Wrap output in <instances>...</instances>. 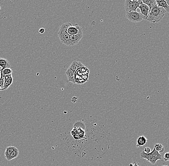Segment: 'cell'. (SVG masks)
Returning a JSON list of instances; mask_svg holds the SVG:
<instances>
[{"label": "cell", "instance_id": "2e32d148", "mask_svg": "<svg viewBox=\"0 0 169 166\" xmlns=\"http://www.w3.org/2000/svg\"><path fill=\"white\" fill-rule=\"evenodd\" d=\"M142 3L143 4H146L150 8V11L152 8L154 6L157 5L155 0H142Z\"/></svg>", "mask_w": 169, "mask_h": 166}, {"label": "cell", "instance_id": "ba28073f", "mask_svg": "<svg viewBox=\"0 0 169 166\" xmlns=\"http://www.w3.org/2000/svg\"><path fill=\"white\" fill-rule=\"evenodd\" d=\"M13 82L12 74L8 75L4 77V87L2 90H6L12 85Z\"/></svg>", "mask_w": 169, "mask_h": 166}, {"label": "cell", "instance_id": "52a82bcc", "mask_svg": "<svg viewBox=\"0 0 169 166\" xmlns=\"http://www.w3.org/2000/svg\"><path fill=\"white\" fill-rule=\"evenodd\" d=\"M83 29L81 27L77 24L70 26L68 29L67 33L70 36L77 35V34L83 33Z\"/></svg>", "mask_w": 169, "mask_h": 166}, {"label": "cell", "instance_id": "4316f807", "mask_svg": "<svg viewBox=\"0 0 169 166\" xmlns=\"http://www.w3.org/2000/svg\"><path fill=\"white\" fill-rule=\"evenodd\" d=\"M130 166H140L139 164L138 163L135 162L134 163H131L130 164Z\"/></svg>", "mask_w": 169, "mask_h": 166}, {"label": "cell", "instance_id": "1f68e13d", "mask_svg": "<svg viewBox=\"0 0 169 166\" xmlns=\"http://www.w3.org/2000/svg\"><path fill=\"white\" fill-rule=\"evenodd\" d=\"M1 7H0V10H1Z\"/></svg>", "mask_w": 169, "mask_h": 166}, {"label": "cell", "instance_id": "7c38bea8", "mask_svg": "<svg viewBox=\"0 0 169 166\" xmlns=\"http://www.w3.org/2000/svg\"><path fill=\"white\" fill-rule=\"evenodd\" d=\"M75 72H74L70 67L67 70L65 74L67 77L68 81L69 82H71L72 83H75Z\"/></svg>", "mask_w": 169, "mask_h": 166}, {"label": "cell", "instance_id": "9a60e30c", "mask_svg": "<svg viewBox=\"0 0 169 166\" xmlns=\"http://www.w3.org/2000/svg\"><path fill=\"white\" fill-rule=\"evenodd\" d=\"M11 67L10 62L7 59L4 58H0V67H1V70L10 68Z\"/></svg>", "mask_w": 169, "mask_h": 166}, {"label": "cell", "instance_id": "e0dca14e", "mask_svg": "<svg viewBox=\"0 0 169 166\" xmlns=\"http://www.w3.org/2000/svg\"><path fill=\"white\" fill-rule=\"evenodd\" d=\"M16 147H14V146H9L8 147L5 149V152H4V156L5 159H7L8 158L9 156H10V154L12 153V152L15 150Z\"/></svg>", "mask_w": 169, "mask_h": 166}, {"label": "cell", "instance_id": "603a6c76", "mask_svg": "<svg viewBox=\"0 0 169 166\" xmlns=\"http://www.w3.org/2000/svg\"><path fill=\"white\" fill-rule=\"evenodd\" d=\"M163 159L166 162L169 161V152H166L164 154Z\"/></svg>", "mask_w": 169, "mask_h": 166}, {"label": "cell", "instance_id": "5b68a950", "mask_svg": "<svg viewBox=\"0 0 169 166\" xmlns=\"http://www.w3.org/2000/svg\"><path fill=\"white\" fill-rule=\"evenodd\" d=\"M84 129L83 128L74 127L71 134L75 139H81L84 136Z\"/></svg>", "mask_w": 169, "mask_h": 166}, {"label": "cell", "instance_id": "7402d4cb", "mask_svg": "<svg viewBox=\"0 0 169 166\" xmlns=\"http://www.w3.org/2000/svg\"><path fill=\"white\" fill-rule=\"evenodd\" d=\"M4 85V77L1 70V77H0V87L3 89Z\"/></svg>", "mask_w": 169, "mask_h": 166}, {"label": "cell", "instance_id": "f546056e", "mask_svg": "<svg viewBox=\"0 0 169 166\" xmlns=\"http://www.w3.org/2000/svg\"><path fill=\"white\" fill-rule=\"evenodd\" d=\"M168 166V165H163V166Z\"/></svg>", "mask_w": 169, "mask_h": 166}, {"label": "cell", "instance_id": "cb8c5ba5", "mask_svg": "<svg viewBox=\"0 0 169 166\" xmlns=\"http://www.w3.org/2000/svg\"><path fill=\"white\" fill-rule=\"evenodd\" d=\"M144 153H146V154H149V153H150L151 152V149L149 147H146L144 148Z\"/></svg>", "mask_w": 169, "mask_h": 166}, {"label": "cell", "instance_id": "f1b7e54d", "mask_svg": "<svg viewBox=\"0 0 169 166\" xmlns=\"http://www.w3.org/2000/svg\"><path fill=\"white\" fill-rule=\"evenodd\" d=\"M168 79H169V75H168Z\"/></svg>", "mask_w": 169, "mask_h": 166}, {"label": "cell", "instance_id": "83f0119b", "mask_svg": "<svg viewBox=\"0 0 169 166\" xmlns=\"http://www.w3.org/2000/svg\"><path fill=\"white\" fill-rule=\"evenodd\" d=\"M1 91H2V89L0 87V92H1Z\"/></svg>", "mask_w": 169, "mask_h": 166}, {"label": "cell", "instance_id": "7a4b0ae2", "mask_svg": "<svg viewBox=\"0 0 169 166\" xmlns=\"http://www.w3.org/2000/svg\"><path fill=\"white\" fill-rule=\"evenodd\" d=\"M140 157L141 159H146L147 161L150 162L152 165H155L156 162L158 160H163L162 156V154L153 148L152 151L149 154H146L144 151H142L140 153Z\"/></svg>", "mask_w": 169, "mask_h": 166}, {"label": "cell", "instance_id": "277c9868", "mask_svg": "<svg viewBox=\"0 0 169 166\" xmlns=\"http://www.w3.org/2000/svg\"><path fill=\"white\" fill-rule=\"evenodd\" d=\"M126 16L128 20L133 23H138L142 21L143 20H147L146 18L141 13L137 12H126Z\"/></svg>", "mask_w": 169, "mask_h": 166}, {"label": "cell", "instance_id": "3957f363", "mask_svg": "<svg viewBox=\"0 0 169 166\" xmlns=\"http://www.w3.org/2000/svg\"><path fill=\"white\" fill-rule=\"evenodd\" d=\"M142 3V0H126L124 1V9L126 12H137V9Z\"/></svg>", "mask_w": 169, "mask_h": 166}, {"label": "cell", "instance_id": "5bb4252c", "mask_svg": "<svg viewBox=\"0 0 169 166\" xmlns=\"http://www.w3.org/2000/svg\"><path fill=\"white\" fill-rule=\"evenodd\" d=\"M84 66V65L82 64V63L75 61V62H73L71 65H70V66L69 67H70L74 72H76L78 69H80L81 67Z\"/></svg>", "mask_w": 169, "mask_h": 166}, {"label": "cell", "instance_id": "9c48e42d", "mask_svg": "<svg viewBox=\"0 0 169 166\" xmlns=\"http://www.w3.org/2000/svg\"><path fill=\"white\" fill-rule=\"evenodd\" d=\"M83 36V33H81V34L74 35V36H70V46H73L76 45L81 40Z\"/></svg>", "mask_w": 169, "mask_h": 166}, {"label": "cell", "instance_id": "8992f818", "mask_svg": "<svg viewBox=\"0 0 169 166\" xmlns=\"http://www.w3.org/2000/svg\"><path fill=\"white\" fill-rule=\"evenodd\" d=\"M58 35L62 43L67 46H70V35L68 33L59 31Z\"/></svg>", "mask_w": 169, "mask_h": 166}, {"label": "cell", "instance_id": "ac0fdd59", "mask_svg": "<svg viewBox=\"0 0 169 166\" xmlns=\"http://www.w3.org/2000/svg\"><path fill=\"white\" fill-rule=\"evenodd\" d=\"M19 150L17 148H16V149L12 152V153L10 154V156H9L8 159H7V161H10V160H12L13 159H16V158H17V156L19 155Z\"/></svg>", "mask_w": 169, "mask_h": 166}, {"label": "cell", "instance_id": "30bf717a", "mask_svg": "<svg viewBox=\"0 0 169 166\" xmlns=\"http://www.w3.org/2000/svg\"><path fill=\"white\" fill-rule=\"evenodd\" d=\"M156 1L158 7L163 8L166 12L169 13V0H157Z\"/></svg>", "mask_w": 169, "mask_h": 166}, {"label": "cell", "instance_id": "d4e9b609", "mask_svg": "<svg viewBox=\"0 0 169 166\" xmlns=\"http://www.w3.org/2000/svg\"><path fill=\"white\" fill-rule=\"evenodd\" d=\"M88 75H83L82 76V78L84 79V81L87 82L88 79Z\"/></svg>", "mask_w": 169, "mask_h": 166}, {"label": "cell", "instance_id": "8fae6325", "mask_svg": "<svg viewBox=\"0 0 169 166\" xmlns=\"http://www.w3.org/2000/svg\"><path fill=\"white\" fill-rule=\"evenodd\" d=\"M138 8L140 9L141 12L140 13H141L142 15L147 19V16H149L150 13V8L146 4L142 3L139 5Z\"/></svg>", "mask_w": 169, "mask_h": 166}, {"label": "cell", "instance_id": "ffe728a7", "mask_svg": "<svg viewBox=\"0 0 169 166\" xmlns=\"http://www.w3.org/2000/svg\"><path fill=\"white\" fill-rule=\"evenodd\" d=\"M154 148L157 151L160 153H162L164 151V148L162 145L160 144H156L155 145Z\"/></svg>", "mask_w": 169, "mask_h": 166}, {"label": "cell", "instance_id": "4fadbf2b", "mask_svg": "<svg viewBox=\"0 0 169 166\" xmlns=\"http://www.w3.org/2000/svg\"><path fill=\"white\" fill-rule=\"evenodd\" d=\"M148 140L145 136H140L138 138L137 140L136 146L138 147L144 146L147 143Z\"/></svg>", "mask_w": 169, "mask_h": 166}, {"label": "cell", "instance_id": "484cf974", "mask_svg": "<svg viewBox=\"0 0 169 166\" xmlns=\"http://www.w3.org/2000/svg\"><path fill=\"white\" fill-rule=\"evenodd\" d=\"M39 33H40V34H44V32H45V29H44V28H40L39 30Z\"/></svg>", "mask_w": 169, "mask_h": 166}, {"label": "cell", "instance_id": "4dcf8cb0", "mask_svg": "<svg viewBox=\"0 0 169 166\" xmlns=\"http://www.w3.org/2000/svg\"><path fill=\"white\" fill-rule=\"evenodd\" d=\"M0 77H1V70H0Z\"/></svg>", "mask_w": 169, "mask_h": 166}, {"label": "cell", "instance_id": "d6986e66", "mask_svg": "<svg viewBox=\"0 0 169 166\" xmlns=\"http://www.w3.org/2000/svg\"><path fill=\"white\" fill-rule=\"evenodd\" d=\"M72 24L70 23H64V24H62L60 27L59 31L62 32H67V33L68 29L69 28L70 26H71Z\"/></svg>", "mask_w": 169, "mask_h": 166}, {"label": "cell", "instance_id": "6da1fadb", "mask_svg": "<svg viewBox=\"0 0 169 166\" xmlns=\"http://www.w3.org/2000/svg\"><path fill=\"white\" fill-rule=\"evenodd\" d=\"M166 11L163 8L158 7L157 5L150 10L147 20L152 23H156L162 19Z\"/></svg>", "mask_w": 169, "mask_h": 166}, {"label": "cell", "instance_id": "44dd1931", "mask_svg": "<svg viewBox=\"0 0 169 166\" xmlns=\"http://www.w3.org/2000/svg\"><path fill=\"white\" fill-rule=\"evenodd\" d=\"M1 70L4 77L8 75L12 74L13 70L10 68H6L4 70L1 69Z\"/></svg>", "mask_w": 169, "mask_h": 166}]
</instances>
